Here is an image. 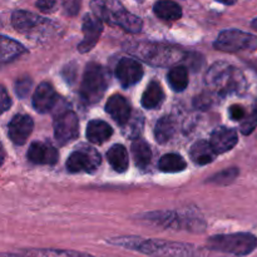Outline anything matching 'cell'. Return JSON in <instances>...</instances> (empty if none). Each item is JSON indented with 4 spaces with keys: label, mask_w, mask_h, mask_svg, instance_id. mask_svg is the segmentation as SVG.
Returning <instances> with one entry per match:
<instances>
[{
    "label": "cell",
    "mask_w": 257,
    "mask_h": 257,
    "mask_svg": "<svg viewBox=\"0 0 257 257\" xmlns=\"http://www.w3.org/2000/svg\"><path fill=\"white\" fill-rule=\"evenodd\" d=\"M143 127V117L140 113H136L135 115H131L130 120L124 124V133L125 136L132 138H137L140 132Z\"/></svg>",
    "instance_id": "f1b7e54d"
},
{
    "label": "cell",
    "mask_w": 257,
    "mask_h": 257,
    "mask_svg": "<svg viewBox=\"0 0 257 257\" xmlns=\"http://www.w3.org/2000/svg\"><path fill=\"white\" fill-rule=\"evenodd\" d=\"M58 151L45 142H33L28 150V158L35 165L53 166L58 162Z\"/></svg>",
    "instance_id": "5bb4252c"
},
{
    "label": "cell",
    "mask_w": 257,
    "mask_h": 257,
    "mask_svg": "<svg viewBox=\"0 0 257 257\" xmlns=\"http://www.w3.org/2000/svg\"><path fill=\"white\" fill-rule=\"evenodd\" d=\"M79 135V120L73 110H62L54 119V136L59 145L73 142Z\"/></svg>",
    "instance_id": "9c48e42d"
},
{
    "label": "cell",
    "mask_w": 257,
    "mask_h": 257,
    "mask_svg": "<svg viewBox=\"0 0 257 257\" xmlns=\"http://www.w3.org/2000/svg\"><path fill=\"white\" fill-rule=\"evenodd\" d=\"M207 247L230 255L247 256L256 250L257 237L248 232L216 235L208 238Z\"/></svg>",
    "instance_id": "5b68a950"
},
{
    "label": "cell",
    "mask_w": 257,
    "mask_h": 257,
    "mask_svg": "<svg viewBox=\"0 0 257 257\" xmlns=\"http://www.w3.org/2000/svg\"><path fill=\"white\" fill-rule=\"evenodd\" d=\"M213 47L226 53L255 50L257 48V38L250 33L238 29L223 30L218 34L217 39L213 43Z\"/></svg>",
    "instance_id": "52a82bcc"
},
{
    "label": "cell",
    "mask_w": 257,
    "mask_h": 257,
    "mask_svg": "<svg viewBox=\"0 0 257 257\" xmlns=\"http://www.w3.org/2000/svg\"><path fill=\"white\" fill-rule=\"evenodd\" d=\"M27 53V49L23 47L20 43L15 42V40L10 39V38L3 35L2 37V54H0V59H2L3 64L10 63L12 60L17 59L22 54Z\"/></svg>",
    "instance_id": "d4e9b609"
},
{
    "label": "cell",
    "mask_w": 257,
    "mask_h": 257,
    "mask_svg": "<svg viewBox=\"0 0 257 257\" xmlns=\"http://www.w3.org/2000/svg\"><path fill=\"white\" fill-rule=\"evenodd\" d=\"M103 20H100L99 18L95 14H85L83 18V24H82V30L83 35H84V39L79 43L78 45V50L80 53H88L89 50H92L95 47V44L99 40L100 34L103 32Z\"/></svg>",
    "instance_id": "30bf717a"
},
{
    "label": "cell",
    "mask_w": 257,
    "mask_h": 257,
    "mask_svg": "<svg viewBox=\"0 0 257 257\" xmlns=\"http://www.w3.org/2000/svg\"><path fill=\"white\" fill-rule=\"evenodd\" d=\"M93 14L108 24L118 25L128 33H140L143 22L140 17L127 12L119 0H93L90 3Z\"/></svg>",
    "instance_id": "277c9868"
},
{
    "label": "cell",
    "mask_w": 257,
    "mask_h": 257,
    "mask_svg": "<svg viewBox=\"0 0 257 257\" xmlns=\"http://www.w3.org/2000/svg\"><path fill=\"white\" fill-rule=\"evenodd\" d=\"M100 163H102V158L94 148L82 146L70 153L67 160V168L72 173H92L97 171Z\"/></svg>",
    "instance_id": "ba28073f"
},
{
    "label": "cell",
    "mask_w": 257,
    "mask_h": 257,
    "mask_svg": "<svg viewBox=\"0 0 257 257\" xmlns=\"http://www.w3.org/2000/svg\"><path fill=\"white\" fill-rule=\"evenodd\" d=\"M255 109H257V100H256V103H255Z\"/></svg>",
    "instance_id": "ab89813d"
},
{
    "label": "cell",
    "mask_w": 257,
    "mask_h": 257,
    "mask_svg": "<svg viewBox=\"0 0 257 257\" xmlns=\"http://www.w3.org/2000/svg\"><path fill=\"white\" fill-rule=\"evenodd\" d=\"M2 257H18V256H14V255H7V253H3V256ZM22 257H24V256H22Z\"/></svg>",
    "instance_id": "f35d334b"
},
{
    "label": "cell",
    "mask_w": 257,
    "mask_h": 257,
    "mask_svg": "<svg viewBox=\"0 0 257 257\" xmlns=\"http://www.w3.org/2000/svg\"><path fill=\"white\" fill-rule=\"evenodd\" d=\"M109 83L108 72L98 63H89L85 67L80 85V97L87 104H94L104 95Z\"/></svg>",
    "instance_id": "8992f818"
},
{
    "label": "cell",
    "mask_w": 257,
    "mask_h": 257,
    "mask_svg": "<svg viewBox=\"0 0 257 257\" xmlns=\"http://www.w3.org/2000/svg\"><path fill=\"white\" fill-rule=\"evenodd\" d=\"M176 132V120L171 115H166L158 119L155 127V137L157 142L166 143L173 137Z\"/></svg>",
    "instance_id": "484cf974"
},
{
    "label": "cell",
    "mask_w": 257,
    "mask_h": 257,
    "mask_svg": "<svg viewBox=\"0 0 257 257\" xmlns=\"http://www.w3.org/2000/svg\"><path fill=\"white\" fill-rule=\"evenodd\" d=\"M24 257H93L84 252L70 250H55V248H29L23 251Z\"/></svg>",
    "instance_id": "cb8c5ba5"
},
{
    "label": "cell",
    "mask_w": 257,
    "mask_h": 257,
    "mask_svg": "<svg viewBox=\"0 0 257 257\" xmlns=\"http://www.w3.org/2000/svg\"><path fill=\"white\" fill-rule=\"evenodd\" d=\"M237 175H238L237 168H227V170L216 173L215 176L210 177V180H208L207 182L216 183V185H228V183L235 181V178L237 177Z\"/></svg>",
    "instance_id": "f546056e"
},
{
    "label": "cell",
    "mask_w": 257,
    "mask_h": 257,
    "mask_svg": "<svg viewBox=\"0 0 257 257\" xmlns=\"http://www.w3.org/2000/svg\"><path fill=\"white\" fill-rule=\"evenodd\" d=\"M107 158L109 165L112 166L113 170L117 172L123 173L128 170L130 166V157H128V152L125 150L124 146L122 145H114L109 148L107 152Z\"/></svg>",
    "instance_id": "ffe728a7"
},
{
    "label": "cell",
    "mask_w": 257,
    "mask_h": 257,
    "mask_svg": "<svg viewBox=\"0 0 257 257\" xmlns=\"http://www.w3.org/2000/svg\"><path fill=\"white\" fill-rule=\"evenodd\" d=\"M85 133H87V138L89 140V142L100 145L109 140L110 136L113 135V130L104 120L94 119L88 123Z\"/></svg>",
    "instance_id": "ac0fdd59"
},
{
    "label": "cell",
    "mask_w": 257,
    "mask_h": 257,
    "mask_svg": "<svg viewBox=\"0 0 257 257\" xmlns=\"http://www.w3.org/2000/svg\"><path fill=\"white\" fill-rule=\"evenodd\" d=\"M125 50L133 57L140 58L141 60L153 67H171L186 59V53L182 49L163 43H131L127 45Z\"/></svg>",
    "instance_id": "3957f363"
},
{
    "label": "cell",
    "mask_w": 257,
    "mask_h": 257,
    "mask_svg": "<svg viewBox=\"0 0 257 257\" xmlns=\"http://www.w3.org/2000/svg\"><path fill=\"white\" fill-rule=\"evenodd\" d=\"M60 0H38L37 8L43 13H52L57 9Z\"/></svg>",
    "instance_id": "836d02e7"
},
{
    "label": "cell",
    "mask_w": 257,
    "mask_h": 257,
    "mask_svg": "<svg viewBox=\"0 0 257 257\" xmlns=\"http://www.w3.org/2000/svg\"><path fill=\"white\" fill-rule=\"evenodd\" d=\"M115 75L124 88L137 84L143 77V68L133 58H123L118 62L115 68Z\"/></svg>",
    "instance_id": "8fae6325"
},
{
    "label": "cell",
    "mask_w": 257,
    "mask_h": 257,
    "mask_svg": "<svg viewBox=\"0 0 257 257\" xmlns=\"http://www.w3.org/2000/svg\"><path fill=\"white\" fill-rule=\"evenodd\" d=\"M205 83L212 92L221 97L228 94H243L247 88L243 73L226 62H216L211 65L205 75Z\"/></svg>",
    "instance_id": "7a4b0ae2"
},
{
    "label": "cell",
    "mask_w": 257,
    "mask_h": 257,
    "mask_svg": "<svg viewBox=\"0 0 257 257\" xmlns=\"http://www.w3.org/2000/svg\"><path fill=\"white\" fill-rule=\"evenodd\" d=\"M9 130L8 135L15 145H24L27 140L29 138L30 133L33 132L34 128V122L32 118L27 114H17L9 122Z\"/></svg>",
    "instance_id": "4fadbf2b"
},
{
    "label": "cell",
    "mask_w": 257,
    "mask_h": 257,
    "mask_svg": "<svg viewBox=\"0 0 257 257\" xmlns=\"http://www.w3.org/2000/svg\"><path fill=\"white\" fill-rule=\"evenodd\" d=\"M59 100L57 92L50 83H40L33 94V107L39 113H48L55 107Z\"/></svg>",
    "instance_id": "7c38bea8"
},
{
    "label": "cell",
    "mask_w": 257,
    "mask_h": 257,
    "mask_svg": "<svg viewBox=\"0 0 257 257\" xmlns=\"http://www.w3.org/2000/svg\"><path fill=\"white\" fill-rule=\"evenodd\" d=\"M216 2L221 3V4H225V5H233L237 0H216Z\"/></svg>",
    "instance_id": "8d00e7d4"
},
{
    "label": "cell",
    "mask_w": 257,
    "mask_h": 257,
    "mask_svg": "<svg viewBox=\"0 0 257 257\" xmlns=\"http://www.w3.org/2000/svg\"><path fill=\"white\" fill-rule=\"evenodd\" d=\"M132 156L137 167L147 168L152 161V151L150 145L142 138H135L132 143Z\"/></svg>",
    "instance_id": "603a6c76"
},
{
    "label": "cell",
    "mask_w": 257,
    "mask_h": 257,
    "mask_svg": "<svg viewBox=\"0 0 257 257\" xmlns=\"http://www.w3.org/2000/svg\"><path fill=\"white\" fill-rule=\"evenodd\" d=\"M105 110L120 125H124L130 120L131 113H132L130 102L119 94L112 95L108 99L107 104H105Z\"/></svg>",
    "instance_id": "2e32d148"
},
{
    "label": "cell",
    "mask_w": 257,
    "mask_h": 257,
    "mask_svg": "<svg viewBox=\"0 0 257 257\" xmlns=\"http://www.w3.org/2000/svg\"><path fill=\"white\" fill-rule=\"evenodd\" d=\"M238 142L237 132L232 128L218 127L211 135V146L217 155L226 153L232 150Z\"/></svg>",
    "instance_id": "9a60e30c"
},
{
    "label": "cell",
    "mask_w": 257,
    "mask_h": 257,
    "mask_svg": "<svg viewBox=\"0 0 257 257\" xmlns=\"http://www.w3.org/2000/svg\"><path fill=\"white\" fill-rule=\"evenodd\" d=\"M216 155L213 147L211 146V143L206 142V141H197L195 145L191 147L190 156L192 158L193 162L198 166H205L208 163L212 162L215 160Z\"/></svg>",
    "instance_id": "d6986e66"
},
{
    "label": "cell",
    "mask_w": 257,
    "mask_h": 257,
    "mask_svg": "<svg viewBox=\"0 0 257 257\" xmlns=\"http://www.w3.org/2000/svg\"><path fill=\"white\" fill-rule=\"evenodd\" d=\"M228 114H230L231 119L233 120H242L246 117V110L242 105L233 104L231 105L228 109Z\"/></svg>",
    "instance_id": "e575fe53"
},
{
    "label": "cell",
    "mask_w": 257,
    "mask_h": 257,
    "mask_svg": "<svg viewBox=\"0 0 257 257\" xmlns=\"http://www.w3.org/2000/svg\"><path fill=\"white\" fill-rule=\"evenodd\" d=\"M165 99V93L158 82L153 80L147 85L142 94V105L146 109H155L158 105L162 104Z\"/></svg>",
    "instance_id": "7402d4cb"
},
{
    "label": "cell",
    "mask_w": 257,
    "mask_h": 257,
    "mask_svg": "<svg viewBox=\"0 0 257 257\" xmlns=\"http://www.w3.org/2000/svg\"><path fill=\"white\" fill-rule=\"evenodd\" d=\"M256 127H257V109L253 108L252 112H251L247 117H245L242 119V122H241V125H240V130L242 135L248 136L255 131Z\"/></svg>",
    "instance_id": "4dcf8cb0"
},
{
    "label": "cell",
    "mask_w": 257,
    "mask_h": 257,
    "mask_svg": "<svg viewBox=\"0 0 257 257\" xmlns=\"http://www.w3.org/2000/svg\"><path fill=\"white\" fill-rule=\"evenodd\" d=\"M32 85L33 80L30 78H19L17 83H15V93H17L19 98H27L29 95L30 89H32Z\"/></svg>",
    "instance_id": "1f68e13d"
},
{
    "label": "cell",
    "mask_w": 257,
    "mask_h": 257,
    "mask_svg": "<svg viewBox=\"0 0 257 257\" xmlns=\"http://www.w3.org/2000/svg\"><path fill=\"white\" fill-rule=\"evenodd\" d=\"M252 28H253V29H255V30H257V18L252 22Z\"/></svg>",
    "instance_id": "74e56055"
},
{
    "label": "cell",
    "mask_w": 257,
    "mask_h": 257,
    "mask_svg": "<svg viewBox=\"0 0 257 257\" xmlns=\"http://www.w3.org/2000/svg\"><path fill=\"white\" fill-rule=\"evenodd\" d=\"M113 245L123 246L140 251L152 257H200L195 246L182 242L163 240H141L138 237H119L112 241Z\"/></svg>",
    "instance_id": "6da1fadb"
},
{
    "label": "cell",
    "mask_w": 257,
    "mask_h": 257,
    "mask_svg": "<svg viewBox=\"0 0 257 257\" xmlns=\"http://www.w3.org/2000/svg\"><path fill=\"white\" fill-rule=\"evenodd\" d=\"M158 167L162 172L166 173H177L181 171H185L187 167L186 161L176 153H168L165 155L158 162Z\"/></svg>",
    "instance_id": "4316f807"
},
{
    "label": "cell",
    "mask_w": 257,
    "mask_h": 257,
    "mask_svg": "<svg viewBox=\"0 0 257 257\" xmlns=\"http://www.w3.org/2000/svg\"><path fill=\"white\" fill-rule=\"evenodd\" d=\"M80 4H82V0H64V12L67 15L70 17H74L79 13Z\"/></svg>",
    "instance_id": "d6a6232c"
},
{
    "label": "cell",
    "mask_w": 257,
    "mask_h": 257,
    "mask_svg": "<svg viewBox=\"0 0 257 257\" xmlns=\"http://www.w3.org/2000/svg\"><path fill=\"white\" fill-rule=\"evenodd\" d=\"M168 83L175 92H182L188 85V70L183 65L173 67L168 72Z\"/></svg>",
    "instance_id": "83f0119b"
},
{
    "label": "cell",
    "mask_w": 257,
    "mask_h": 257,
    "mask_svg": "<svg viewBox=\"0 0 257 257\" xmlns=\"http://www.w3.org/2000/svg\"><path fill=\"white\" fill-rule=\"evenodd\" d=\"M47 20L40 18L34 13L27 12V10H17L12 15V24L17 32L20 33H32L39 27H42Z\"/></svg>",
    "instance_id": "e0dca14e"
},
{
    "label": "cell",
    "mask_w": 257,
    "mask_h": 257,
    "mask_svg": "<svg viewBox=\"0 0 257 257\" xmlns=\"http://www.w3.org/2000/svg\"><path fill=\"white\" fill-rule=\"evenodd\" d=\"M153 12L160 19L168 20V22L178 20L182 17V8L177 3L172 2V0H160V2H157L153 7Z\"/></svg>",
    "instance_id": "44dd1931"
},
{
    "label": "cell",
    "mask_w": 257,
    "mask_h": 257,
    "mask_svg": "<svg viewBox=\"0 0 257 257\" xmlns=\"http://www.w3.org/2000/svg\"><path fill=\"white\" fill-rule=\"evenodd\" d=\"M10 105H12V99L8 95L7 89L4 87H2V112H7L10 108Z\"/></svg>",
    "instance_id": "d590c367"
}]
</instances>
